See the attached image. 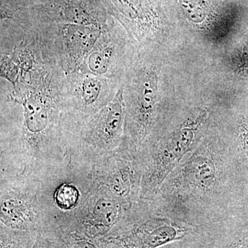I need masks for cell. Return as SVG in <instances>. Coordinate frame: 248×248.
<instances>
[{
	"mask_svg": "<svg viewBox=\"0 0 248 248\" xmlns=\"http://www.w3.org/2000/svg\"><path fill=\"white\" fill-rule=\"evenodd\" d=\"M119 215V205L115 201L103 198L93 208V219L98 226H112Z\"/></svg>",
	"mask_w": 248,
	"mask_h": 248,
	"instance_id": "9c48e42d",
	"label": "cell"
},
{
	"mask_svg": "<svg viewBox=\"0 0 248 248\" xmlns=\"http://www.w3.org/2000/svg\"><path fill=\"white\" fill-rule=\"evenodd\" d=\"M187 165L184 179L195 188L208 189L216 179V167L211 158L207 155H196Z\"/></svg>",
	"mask_w": 248,
	"mask_h": 248,
	"instance_id": "52a82bcc",
	"label": "cell"
},
{
	"mask_svg": "<svg viewBox=\"0 0 248 248\" xmlns=\"http://www.w3.org/2000/svg\"><path fill=\"white\" fill-rule=\"evenodd\" d=\"M195 125L184 127L176 132L155 154L143 184L144 192L157 189L186 153L195 140Z\"/></svg>",
	"mask_w": 248,
	"mask_h": 248,
	"instance_id": "5b68a950",
	"label": "cell"
},
{
	"mask_svg": "<svg viewBox=\"0 0 248 248\" xmlns=\"http://www.w3.org/2000/svg\"><path fill=\"white\" fill-rule=\"evenodd\" d=\"M121 87L122 82L117 80L78 71L67 75L65 95L72 112L84 117L112 102Z\"/></svg>",
	"mask_w": 248,
	"mask_h": 248,
	"instance_id": "3957f363",
	"label": "cell"
},
{
	"mask_svg": "<svg viewBox=\"0 0 248 248\" xmlns=\"http://www.w3.org/2000/svg\"><path fill=\"white\" fill-rule=\"evenodd\" d=\"M1 218L8 226L22 228L31 218L30 206L19 199L8 198L1 202Z\"/></svg>",
	"mask_w": 248,
	"mask_h": 248,
	"instance_id": "ba28073f",
	"label": "cell"
},
{
	"mask_svg": "<svg viewBox=\"0 0 248 248\" xmlns=\"http://www.w3.org/2000/svg\"><path fill=\"white\" fill-rule=\"evenodd\" d=\"M130 86L129 109L135 133L140 139L148 135L154 122L156 104L159 99V79L154 66L139 69Z\"/></svg>",
	"mask_w": 248,
	"mask_h": 248,
	"instance_id": "277c9868",
	"label": "cell"
},
{
	"mask_svg": "<svg viewBox=\"0 0 248 248\" xmlns=\"http://www.w3.org/2000/svg\"><path fill=\"white\" fill-rule=\"evenodd\" d=\"M79 190L76 186L70 184H63L55 191L54 200L59 208L70 210L75 208L79 202Z\"/></svg>",
	"mask_w": 248,
	"mask_h": 248,
	"instance_id": "30bf717a",
	"label": "cell"
},
{
	"mask_svg": "<svg viewBox=\"0 0 248 248\" xmlns=\"http://www.w3.org/2000/svg\"><path fill=\"white\" fill-rule=\"evenodd\" d=\"M37 24H74L107 28L109 20L104 0H36L28 5Z\"/></svg>",
	"mask_w": 248,
	"mask_h": 248,
	"instance_id": "6da1fadb",
	"label": "cell"
},
{
	"mask_svg": "<svg viewBox=\"0 0 248 248\" xmlns=\"http://www.w3.org/2000/svg\"><path fill=\"white\" fill-rule=\"evenodd\" d=\"M125 119V103L121 87L108 105L92 115L78 118L72 139L104 149L114 148L122 139Z\"/></svg>",
	"mask_w": 248,
	"mask_h": 248,
	"instance_id": "7a4b0ae2",
	"label": "cell"
},
{
	"mask_svg": "<svg viewBox=\"0 0 248 248\" xmlns=\"http://www.w3.org/2000/svg\"><path fill=\"white\" fill-rule=\"evenodd\" d=\"M111 189L117 197L124 199L129 195L131 189L130 178L125 172H120L112 178L110 184Z\"/></svg>",
	"mask_w": 248,
	"mask_h": 248,
	"instance_id": "8fae6325",
	"label": "cell"
},
{
	"mask_svg": "<svg viewBox=\"0 0 248 248\" xmlns=\"http://www.w3.org/2000/svg\"><path fill=\"white\" fill-rule=\"evenodd\" d=\"M115 23H110L90 52L78 71L121 80L122 40Z\"/></svg>",
	"mask_w": 248,
	"mask_h": 248,
	"instance_id": "8992f818",
	"label": "cell"
},
{
	"mask_svg": "<svg viewBox=\"0 0 248 248\" xmlns=\"http://www.w3.org/2000/svg\"><path fill=\"white\" fill-rule=\"evenodd\" d=\"M73 248H96L95 246H94L89 241H81L77 243Z\"/></svg>",
	"mask_w": 248,
	"mask_h": 248,
	"instance_id": "5bb4252c",
	"label": "cell"
},
{
	"mask_svg": "<svg viewBox=\"0 0 248 248\" xmlns=\"http://www.w3.org/2000/svg\"><path fill=\"white\" fill-rule=\"evenodd\" d=\"M240 140H241V147L247 159L248 164V122L243 121L240 124Z\"/></svg>",
	"mask_w": 248,
	"mask_h": 248,
	"instance_id": "7c38bea8",
	"label": "cell"
},
{
	"mask_svg": "<svg viewBox=\"0 0 248 248\" xmlns=\"http://www.w3.org/2000/svg\"><path fill=\"white\" fill-rule=\"evenodd\" d=\"M236 248H248V233L240 239L236 245Z\"/></svg>",
	"mask_w": 248,
	"mask_h": 248,
	"instance_id": "4fadbf2b",
	"label": "cell"
}]
</instances>
